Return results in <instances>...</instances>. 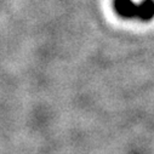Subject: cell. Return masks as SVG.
<instances>
[{
  "mask_svg": "<svg viewBox=\"0 0 154 154\" xmlns=\"http://www.w3.org/2000/svg\"><path fill=\"white\" fill-rule=\"evenodd\" d=\"M113 8L120 17L128 20L147 22L154 17V0H143L140 4L132 0H113Z\"/></svg>",
  "mask_w": 154,
  "mask_h": 154,
  "instance_id": "obj_1",
  "label": "cell"
}]
</instances>
